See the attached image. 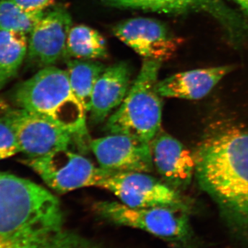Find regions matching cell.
<instances>
[{"label":"cell","instance_id":"cell-6","mask_svg":"<svg viewBox=\"0 0 248 248\" xmlns=\"http://www.w3.org/2000/svg\"><path fill=\"white\" fill-rule=\"evenodd\" d=\"M52 190L67 193L82 187H99L106 169L71 148L58 150L41 157L23 159Z\"/></svg>","mask_w":248,"mask_h":248},{"label":"cell","instance_id":"cell-17","mask_svg":"<svg viewBox=\"0 0 248 248\" xmlns=\"http://www.w3.org/2000/svg\"><path fill=\"white\" fill-rule=\"evenodd\" d=\"M66 63V72L71 89L86 112H89L94 85L106 67L96 60L76 59L68 60Z\"/></svg>","mask_w":248,"mask_h":248},{"label":"cell","instance_id":"cell-11","mask_svg":"<svg viewBox=\"0 0 248 248\" xmlns=\"http://www.w3.org/2000/svg\"><path fill=\"white\" fill-rule=\"evenodd\" d=\"M114 35L145 60H170L182 45L162 23L151 18L126 19L112 29Z\"/></svg>","mask_w":248,"mask_h":248},{"label":"cell","instance_id":"cell-13","mask_svg":"<svg viewBox=\"0 0 248 248\" xmlns=\"http://www.w3.org/2000/svg\"><path fill=\"white\" fill-rule=\"evenodd\" d=\"M154 168L167 185L185 189L195 173V158L183 143L160 130L151 142Z\"/></svg>","mask_w":248,"mask_h":248},{"label":"cell","instance_id":"cell-15","mask_svg":"<svg viewBox=\"0 0 248 248\" xmlns=\"http://www.w3.org/2000/svg\"><path fill=\"white\" fill-rule=\"evenodd\" d=\"M232 70V66H220L176 73L158 81V92L162 97L202 99Z\"/></svg>","mask_w":248,"mask_h":248},{"label":"cell","instance_id":"cell-10","mask_svg":"<svg viewBox=\"0 0 248 248\" xmlns=\"http://www.w3.org/2000/svg\"><path fill=\"white\" fill-rule=\"evenodd\" d=\"M72 28V18L63 6L45 12L30 32L27 61L40 68L53 66L67 57V41Z\"/></svg>","mask_w":248,"mask_h":248},{"label":"cell","instance_id":"cell-20","mask_svg":"<svg viewBox=\"0 0 248 248\" xmlns=\"http://www.w3.org/2000/svg\"><path fill=\"white\" fill-rule=\"evenodd\" d=\"M20 153L17 135L7 115L0 112V161Z\"/></svg>","mask_w":248,"mask_h":248},{"label":"cell","instance_id":"cell-22","mask_svg":"<svg viewBox=\"0 0 248 248\" xmlns=\"http://www.w3.org/2000/svg\"><path fill=\"white\" fill-rule=\"evenodd\" d=\"M244 11V14L248 17V0H232Z\"/></svg>","mask_w":248,"mask_h":248},{"label":"cell","instance_id":"cell-5","mask_svg":"<svg viewBox=\"0 0 248 248\" xmlns=\"http://www.w3.org/2000/svg\"><path fill=\"white\" fill-rule=\"evenodd\" d=\"M94 210L103 218L121 226L131 227L171 243L178 248H196L188 209L176 207L137 208L117 202H102Z\"/></svg>","mask_w":248,"mask_h":248},{"label":"cell","instance_id":"cell-1","mask_svg":"<svg viewBox=\"0 0 248 248\" xmlns=\"http://www.w3.org/2000/svg\"><path fill=\"white\" fill-rule=\"evenodd\" d=\"M63 223L61 203L50 191L0 171V248H93Z\"/></svg>","mask_w":248,"mask_h":248},{"label":"cell","instance_id":"cell-8","mask_svg":"<svg viewBox=\"0 0 248 248\" xmlns=\"http://www.w3.org/2000/svg\"><path fill=\"white\" fill-rule=\"evenodd\" d=\"M99 187L110 191L121 203L131 208L176 207L188 209L177 190L148 173L106 170Z\"/></svg>","mask_w":248,"mask_h":248},{"label":"cell","instance_id":"cell-18","mask_svg":"<svg viewBox=\"0 0 248 248\" xmlns=\"http://www.w3.org/2000/svg\"><path fill=\"white\" fill-rule=\"evenodd\" d=\"M67 57L77 60H97L108 57L107 44L97 31L86 25L71 28L67 41Z\"/></svg>","mask_w":248,"mask_h":248},{"label":"cell","instance_id":"cell-4","mask_svg":"<svg viewBox=\"0 0 248 248\" xmlns=\"http://www.w3.org/2000/svg\"><path fill=\"white\" fill-rule=\"evenodd\" d=\"M161 62L145 60L123 102L108 118L110 134H122L151 143L161 130L162 100L157 90Z\"/></svg>","mask_w":248,"mask_h":248},{"label":"cell","instance_id":"cell-14","mask_svg":"<svg viewBox=\"0 0 248 248\" xmlns=\"http://www.w3.org/2000/svg\"><path fill=\"white\" fill-rule=\"evenodd\" d=\"M130 70L125 62L106 68L94 85L91 97L90 118L102 123L118 108L130 88Z\"/></svg>","mask_w":248,"mask_h":248},{"label":"cell","instance_id":"cell-16","mask_svg":"<svg viewBox=\"0 0 248 248\" xmlns=\"http://www.w3.org/2000/svg\"><path fill=\"white\" fill-rule=\"evenodd\" d=\"M27 50L25 33L0 31V91L17 76Z\"/></svg>","mask_w":248,"mask_h":248},{"label":"cell","instance_id":"cell-7","mask_svg":"<svg viewBox=\"0 0 248 248\" xmlns=\"http://www.w3.org/2000/svg\"><path fill=\"white\" fill-rule=\"evenodd\" d=\"M0 110L12 122L24 159H35L58 150L71 148L74 143L79 146L74 134L44 117L1 99Z\"/></svg>","mask_w":248,"mask_h":248},{"label":"cell","instance_id":"cell-12","mask_svg":"<svg viewBox=\"0 0 248 248\" xmlns=\"http://www.w3.org/2000/svg\"><path fill=\"white\" fill-rule=\"evenodd\" d=\"M90 148L108 170L148 173L154 169L151 143L128 135L110 134L91 140Z\"/></svg>","mask_w":248,"mask_h":248},{"label":"cell","instance_id":"cell-21","mask_svg":"<svg viewBox=\"0 0 248 248\" xmlns=\"http://www.w3.org/2000/svg\"><path fill=\"white\" fill-rule=\"evenodd\" d=\"M23 9L30 12H44L55 0H11Z\"/></svg>","mask_w":248,"mask_h":248},{"label":"cell","instance_id":"cell-2","mask_svg":"<svg viewBox=\"0 0 248 248\" xmlns=\"http://www.w3.org/2000/svg\"><path fill=\"white\" fill-rule=\"evenodd\" d=\"M195 158L200 187L216 203L232 234L248 244V130L228 129L210 137Z\"/></svg>","mask_w":248,"mask_h":248},{"label":"cell","instance_id":"cell-9","mask_svg":"<svg viewBox=\"0 0 248 248\" xmlns=\"http://www.w3.org/2000/svg\"><path fill=\"white\" fill-rule=\"evenodd\" d=\"M111 6L166 14L203 13L221 24L232 42L248 38V24L223 0H104Z\"/></svg>","mask_w":248,"mask_h":248},{"label":"cell","instance_id":"cell-19","mask_svg":"<svg viewBox=\"0 0 248 248\" xmlns=\"http://www.w3.org/2000/svg\"><path fill=\"white\" fill-rule=\"evenodd\" d=\"M45 12H30L11 0H0V31L30 33Z\"/></svg>","mask_w":248,"mask_h":248},{"label":"cell","instance_id":"cell-3","mask_svg":"<svg viewBox=\"0 0 248 248\" xmlns=\"http://www.w3.org/2000/svg\"><path fill=\"white\" fill-rule=\"evenodd\" d=\"M14 107L44 117L76 135L84 148L88 138L86 111L71 89L66 71L42 68L16 86L11 94Z\"/></svg>","mask_w":248,"mask_h":248}]
</instances>
